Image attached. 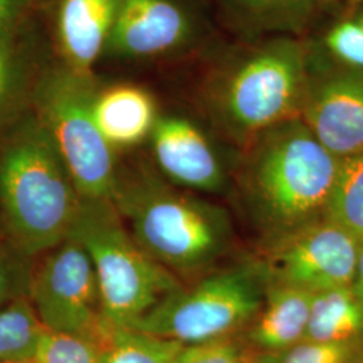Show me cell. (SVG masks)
I'll list each match as a JSON object with an SVG mask.
<instances>
[{
  "mask_svg": "<svg viewBox=\"0 0 363 363\" xmlns=\"http://www.w3.org/2000/svg\"><path fill=\"white\" fill-rule=\"evenodd\" d=\"M31 272L30 259L9 241H0V307L28 298Z\"/></svg>",
  "mask_w": 363,
  "mask_h": 363,
  "instance_id": "obj_23",
  "label": "cell"
},
{
  "mask_svg": "<svg viewBox=\"0 0 363 363\" xmlns=\"http://www.w3.org/2000/svg\"><path fill=\"white\" fill-rule=\"evenodd\" d=\"M30 0H0V39L28 19Z\"/></svg>",
  "mask_w": 363,
  "mask_h": 363,
  "instance_id": "obj_27",
  "label": "cell"
},
{
  "mask_svg": "<svg viewBox=\"0 0 363 363\" xmlns=\"http://www.w3.org/2000/svg\"><path fill=\"white\" fill-rule=\"evenodd\" d=\"M325 1L327 0H238L249 13L271 22L298 21Z\"/></svg>",
  "mask_w": 363,
  "mask_h": 363,
  "instance_id": "obj_26",
  "label": "cell"
},
{
  "mask_svg": "<svg viewBox=\"0 0 363 363\" xmlns=\"http://www.w3.org/2000/svg\"><path fill=\"white\" fill-rule=\"evenodd\" d=\"M304 340H363V307L351 286L315 292Z\"/></svg>",
  "mask_w": 363,
  "mask_h": 363,
  "instance_id": "obj_17",
  "label": "cell"
},
{
  "mask_svg": "<svg viewBox=\"0 0 363 363\" xmlns=\"http://www.w3.org/2000/svg\"><path fill=\"white\" fill-rule=\"evenodd\" d=\"M313 294L269 283L259 313L249 325L247 345L262 355H277L306 339Z\"/></svg>",
  "mask_w": 363,
  "mask_h": 363,
  "instance_id": "obj_15",
  "label": "cell"
},
{
  "mask_svg": "<svg viewBox=\"0 0 363 363\" xmlns=\"http://www.w3.org/2000/svg\"><path fill=\"white\" fill-rule=\"evenodd\" d=\"M151 136L156 162L171 181L198 191L220 190V160L194 124L179 117L157 118Z\"/></svg>",
  "mask_w": 363,
  "mask_h": 363,
  "instance_id": "obj_12",
  "label": "cell"
},
{
  "mask_svg": "<svg viewBox=\"0 0 363 363\" xmlns=\"http://www.w3.org/2000/svg\"><path fill=\"white\" fill-rule=\"evenodd\" d=\"M340 159L300 120L259 135L245 187L259 220L274 240L325 217Z\"/></svg>",
  "mask_w": 363,
  "mask_h": 363,
  "instance_id": "obj_2",
  "label": "cell"
},
{
  "mask_svg": "<svg viewBox=\"0 0 363 363\" xmlns=\"http://www.w3.org/2000/svg\"><path fill=\"white\" fill-rule=\"evenodd\" d=\"M351 289L363 307V241H359V252H358L354 279L351 281Z\"/></svg>",
  "mask_w": 363,
  "mask_h": 363,
  "instance_id": "obj_28",
  "label": "cell"
},
{
  "mask_svg": "<svg viewBox=\"0 0 363 363\" xmlns=\"http://www.w3.org/2000/svg\"><path fill=\"white\" fill-rule=\"evenodd\" d=\"M359 240L327 217L274 240L265 262L271 283L319 292L351 286Z\"/></svg>",
  "mask_w": 363,
  "mask_h": 363,
  "instance_id": "obj_9",
  "label": "cell"
},
{
  "mask_svg": "<svg viewBox=\"0 0 363 363\" xmlns=\"http://www.w3.org/2000/svg\"><path fill=\"white\" fill-rule=\"evenodd\" d=\"M118 0H62L57 13V43L64 65L91 76L116 19Z\"/></svg>",
  "mask_w": 363,
  "mask_h": 363,
  "instance_id": "obj_14",
  "label": "cell"
},
{
  "mask_svg": "<svg viewBox=\"0 0 363 363\" xmlns=\"http://www.w3.org/2000/svg\"><path fill=\"white\" fill-rule=\"evenodd\" d=\"M30 363H100V346L94 337L45 328Z\"/></svg>",
  "mask_w": 363,
  "mask_h": 363,
  "instance_id": "obj_21",
  "label": "cell"
},
{
  "mask_svg": "<svg viewBox=\"0 0 363 363\" xmlns=\"http://www.w3.org/2000/svg\"><path fill=\"white\" fill-rule=\"evenodd\" d=\"M0 363H9V362H0Z\"/></svg>",
  "mask_w": 363,
  "mask_h": 363,
  "instance_id": "obj_30",
  "label": "cell"
},
{
  "mask_svg": "<svg viewBox=\"0 0 363 363\" xmlns=\"http://www.w3.org/2000/svg\"><path fill=\"white\" fill-rule=\"evenodd\" d=\"M300 120L339 159L363 154V72L345 67L308 79Z\"/></svg>",
  "mask_w": 363,
  "mask_h": 363,
  "instance_id": "obj_10",
  "label": "cell"
},
{
  "mask_svg": "<svg viewBox=\"0 0 363 363\" xmlns=\"http://www.w3.org/2000/svg\"><path fill=\"white\" fill-rule=\"evenodd\" d=\"M186 13L172 0H118L106 48L125 58H150L178 48L189 35Z\"/></svg>",
  "mask_w": 363,
  "mask_h": 363,
  "instance_id": "obj_11",
  "label": "cell"
},
{
  "mask_svg": "<svg viewBox=\"0 0 363 363\" xmlns=\"http://www.w3.org/2000/svg\"><path fill=\"white\" fill-rule=\"evenodd\" d=\"M112 202L135 241L169 272L208 267L230 241L229 220L220 208L148 175L118 177Z\"/></svg>",
  "mask_w": 363,
  "mask_h": 363,
  "instance_id": "obj_3",
  "label": "cell"
},
{
  "mask_svg": "<svg viewBox=\"0 0 363 363\" xmlns=\"http://www.w3.org/2000/svg\"><path fill=\"white\" fill-rule=\"evenodd\" d=\"M45 55L30 18L0 39V136L31 112L39 82L50 66Z\"/></svg>",
  "mask_w": 363,
  "mask_h": 363,
  "instance_id": "obj_13",
  "label": "cell"
},
{
  "mask_svg": "<svg viewBox=\"0 0 363 363\" xmlns=\"http://www.w3.org/2000/svg\"><path fill=\"white\" fill-rule=\"evenodd\" d=\"M91 76L50 65L39 82L33 113L48 130L82 198L112 199L118 182L113 148L93 117Z\"/></svg>",
  "mask_w": 363,
  "mask_h": 363,
  "instance_id": "obj_6",
  "label": "cell"
},
{
  "mask_svg": "<svg viewBox=\"0 0 363 363\" xmlns=\"http://www.w3.org/2000/svg\"><path fill=\"white\" fill-rule=\"evenodd\" d=\"M271 283L265 262H247L179 286L128 328L184 346L234 337L250 325Z\"/></svg>",
  "mask_w": 363,
  "mask_h": 363,
  "instance_id": "obj_5",
  "label": "cell"
},
{
  "mask_svg": "<svg viewBox=\"0 0 363 363\" xmlns=\"http://www.w3.org/2000/svg\"><path fill=\"white\" fill-rule=\"evenodd\" d=\"M308 79L298 45H271L252 55L229 78L220 103L223 116L245 135H261L300 118Z\"/></svg>",
  "mask_w": 363,
  "mask_h": 363,
  "instance_id": "obj_7",
  "label": "cell"
},
{
  "mask_svg": "<svg viewBox=\"0 0 363 363\" xmlns=\"http://www.w3.org/2000/svg\"><path fill=\"white\" fill-rule=\"evenodd\" d=\"M45 331L28 298L0 307V362L30 363Z\"/></svg>",
  "mask_w": 363,
  "mask_h": 363,
  "instance_id": "obj_19",
  "label": "cell"
},
{
  "mask_svg": "<svg viewBox=\"0 0 363 363\" xmlns=\"http://www.w3.org/2000/svg\"><path fill=\"white\" fill-rule=\"evenodd\" d=\"M28 301L45 328L99 342L103 318L97 274L89 253L74 237L33 267Z\"/></svg>",
  "mask_w": 363,
  "mask_h": 363,
  "instance_id": "obj_8",
  "label": "cell"
},
{
  "mask_svg": "<svg viewBox=\"0 0 363 363\" xmlns=\"http://www.w3.org/2000/svg\"><path fill=\"white\" fill-rule=\"evenodd\" d=\"M250 363H272L271 358L268 355H262V354H257V357H253V359Z\"/></svg>",
  "mask_w": 363,
  "mask_h": 363,
  "instance_id": "obj_29",
  "label": "cell"
},
{
  "mask_svg": "<svg viewBox=\"0 0 363 363\" xmlns=\"http://www.w3.org/2000/svg\"><path fill=\"white\" fill-rule=\"evenodd\" d=\"M252 359L245 343L230 337L184 346L175 363H250Z\"/></svg>",
  "mask_w": 363,
  "mask_h": 363,
  "instance_id": "obj_25",
  "label": "cell"
},
{
  "mask_svg": "<svg viewBox=\"0 0 363 363\" xmlns=\"http://www.w3.org/2000/svg\"><path fill=\"white\" fill-rule=\"evenodd\" d=\"M268 357L272 363H363V340H303L289 350Z\"/></svg>",
  "mask_w": 363,
  "mask_h": 363,
  "instance_id": "obj_22",
  "label": "cell"
},
{
  "mask_svg": "<svg viewBox=\"0 0 363 363\" xmlns=\"http://www.w3.org/2000/svg\"><path fill=\"white\" fill-rule=\"evenodd\" d=\"M81 195L48 130L33 111L1 135L0 225L28 259L72 233Z\"/></svg>",
  "mask_w": 363,
  "mask_h": 363,
  "instance_id": "obj_1",
  "label": "cell"
},
{
  "mask_svg": "<svg viewBox=\"0 0 363 363\" xmlns=\"http://www.w3.org/2000/svg\"><path fill=\"white\" fill-rule=\"evenodd\" d=\"M93 117L113 150L142 143L152 133L157 121L152 96L135 85H116L97 91Z\"/></svg>",
  "mask_w": 363,
  "mask_h": 363,
  "instance_id": "obj_16",
  "label": "cell"
},
{
  "mask_svg": "<svg viewBox=\"0 0 363 363\" xmlns=\"http://www.w3.org/2000/svg\"><path fill=\"white\" fill-rule=\"evenodd\" d=\"M325 46L345 67L363 72V13L331 27L325 35Z\"/></svg>",
  "mask_w": 363,
  "mask_h": 363,
  "instance_id": "obj_24",
  "label": "cell"
},
{
  "mask_svg": "<svg viewBox=\"0 0 363 363\" xmlns=\"http://www.w3.org/2000/svg\"><path fill=\"white\" fill-rule=\"evenodd\" d=\"M70 235L93 261L105 325L130 327L182 286L135 241L112 199L81 196Z\"/></svg>",
  "mask_w": 363,
  "mask_h": 363,
  "instance_id": "obj_4",
  "label": "cell"
},
{
  "mask_svg": "<svg viewBox=\"0 0 363 363\" xmlns=\"http://www.w3.org/2000/svg\"><path fill=\"white\" fill-rule=\"evenodd\" d=\"M100 363H175L184 345L128 327L105 325L99 334Z\"/></svg>",
  "mask_w": 363,
  "mask_h": 363,
  "instance_id": "obj_18",
  "label": "cell"
},
{
  "mask_svg": "<svg viewBox=\"0 0 363 363\" xmlns=\"http://www.w3.org/2000/svg\"><path fill=\"white\" fill-rule=\"evenodd\" d=\"M325 217L363 241V154L340 159Z\"/></svg>",
  "mask_w": 363,
  "mask_h": 363,
  "instance_id": "obj_20",
  "label": "cell"
}]
</instances>
